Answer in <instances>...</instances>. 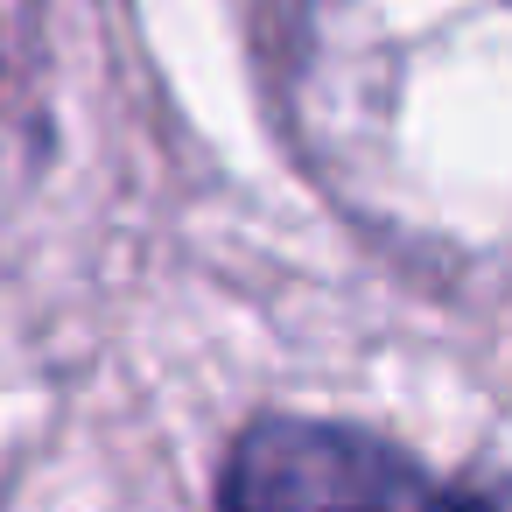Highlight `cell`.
<instances>
[{
	"instance_id": "cell-1",
	"label": "cell",
	"mask_w": 512,
	"mask_h": 512,
	"mask_svg": "<svg viewBox=\"0 0 512 512\" xmlns=\"http://www.w3.org/2000/svg\"><path fill=\"white\" fill-rule=\"evenodd\" d=\"M218 512H491L400 449L330 421H253L218 477Z\"/></svg>"
}]
</instances>
